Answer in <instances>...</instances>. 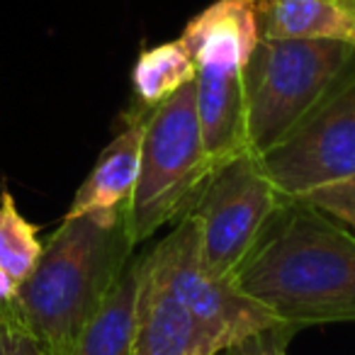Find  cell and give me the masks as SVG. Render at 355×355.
I'll list each match as a JSON object with an SVG mask.
<instances>
[{"mask_svg":"<svg viewBox=\"0 0 355 355\" xmlns=\"http://www.w3.org/2000/svg\"><path fill=\"white\" fill-rule=\"evenodd\" d=\"M195 61L180 40L144 49L132 69V88L137 100L134 110L151 112L183 85L195 80Z\"/></svg>","mask_w":355,"mask_h":355,"instance_id":"obj_13","label":"cell"},{"mask_svg":"<svg viewBox=\"0 0 355 355\" xmlns=\"http://www.w3.org/2000/svg\"><path fill=\"white\" fill-rule=\"evenodd\" d=\"M212 173L198 112V85L190 80L146 112L139 180L127 209L134 246L193 212Z\"/></svg>","mask_w":355,"mask_h":355,"instance_id":"obj_3","label":"cell"},{"mask_svg":"<svg viewBox=\"0 0 355 355\" xmlns=\"http://www.w3.org/2000/svg\"><path fill=\"white\" fill-rule=\"evenodd\" d=\"M297 331L302 329L295 324H277L229 345L227 350H222V355H287V345L297 336Z\"/></svg>","mask_w":355,"mask_h":355,"instance_id":"obj_16","label":"cell"},{"mask_svg":"<svg viewBox=\"0 0 355 355\" xmlns=\"http://www.w3.org/2000/svg\"><path fill=\"white\" fill-rule=\"evenodd\" d=\"M234 282L300 329L355 319V232L304 200H285Z\"/></svg>","mask_w":355,"mask_h":355,"instance_id":"obj_1","label":"cell"},{"mask_svg":"<svg viewBox=\"0 0 355 355\" xmlns=\"http://www.w3.org/2000/svg\"><path fill=\"white\" fill-rule=\"evenodd\" d=\"M17 290H20V282L0 268V321L20 319V309H17Z\"/></svg>","mask_w":355,"mask_h":355,"instance_id":"obj_18","label":"cell"},{"mask_svg":"<svg viewBox=\"0 0 355 355\" xmlns=\"http://www.w3.org/2000/svg\"><path fill=\"white\" fill-rule=\"evenodd\" d=\"M302 200L324 209L326 214H331L334 219L343 222L345 227L355 232V178L336 185H326L321 190H314V193H309Z\"/></svg>","mask_w":355,"mask_h":355,"instance_id":"obj_15","label":"cell"},{"mask_svg":"<svg viewBox=\"0 0 355 355\" xmlns=\"http://www.w3.org/2000/svg\"><path fill=\"white\" fill-rule=\"evenodd\" d=\"M222 345L195 319L151 253L139 258L137 331L132 355H217Z\"/></svg>","mask_w":355,"mask_h":355,"instance_id":"obj_8","label":"cell"},{"mask_svg":"<svg viewBox=\"0 0 355 355\" xmlns=\"http://www.w3.org/2000/svg\"><path fill=\"white\" fill-rule=\"evenodd\" d=\"M353 3H355V0H353Z\"/></svg>","mask_w":355,"mask_h":355,"instance_id":"obj_19","label":"cell"},{"mask_svg":"<svg viewBox=\"0 0 355 355\" xmlns=\"http://www.w3.org/2000/svg\"><path fill=\"white\" fill-rule=\"evenodd\" d=\"M146 112H132L124 117V127L100 151L93 171L76 190L66 217H78L90 212H112L129 209L141 166V139Z\"/></svg>","mask_w":355,"mask_h":355,"instance_id":"obj_10","label":"cell"},{"mask_svg":"<svg viewBox=\"0 0 355 355\" xmlns=\"http://www.w3.org/2000/svg\"><path fill=\"white\" fill-rule=\"evenodd\" d=\"M139 258H132L117 285L95 309L69 355H132L137 331Z\"/></svg>","mask_w":355,"mask_h":355,"instance_id":"obj_12","label":"cell"},{"mask_svg":"<svg viewBox=\"0 0 355 355\" xmlns=\"http://www.w3.org/2000/svg\"><path fill=\"white\" fill-rule=\"evenodd\" d=\"M198 73H248L263 40L261 0H214L178 37Z\"/></svg>","mask_w":355,"mask_h":355,"instance_id":"obj_9","label":"cell"},{"mask_svg":"<svg viewBox=\"0 0 355 355\" xmlns=\"http://www.w3.org/2000/svg\"><path fill=\"white\" fill-rule=\"evenodd\" d=\"M355 46L261 40L246 76V148L256 156L287 139L345 78Z\"/></svg>","mask_w":355,"mask_h":355,"instance_id":"obj_4","label":"cell"},{"mask_svg":"<svg viewBox=\"0 0 355 355\" xmlns=\"http://www.w3.org/2000/svg\"><path fill=\"white\" fill-rule=\"evenodd\" d=\"M0 355H49L25 329L22 319L0 321Z\"/></svg>","mask_w":355,"mask_h":355,"instance_id":"obj_17","label":"cell"},{"mask_svg":"<svg viewBox=\"0 0 355 355\" xmlns=\"http://www.w3.org/2000/svg\"><path fill=\"white\" fill-rule=\"evenodd\" d=\"M263 40L340 42L355 46L353 0H261Z\"/></svg>","mask_w":355,"mask_h":355,"instance_id":"obj_11","label":"cell"},{"mask_svg":"<svg viewBox=\"0 0 355 355\" xmlns=\"http://www.w3.org/2000/svg\"><path fill=\"white\" fill-rule=\"evenodd\" d=\"M40 227L27 222L8 190L0 193V268L22 282L42 256Z\"/></svg>","mask_w":355,"mask_h":355,"instance_id":"obj_14","label":"cell"},{"mask_svg":"<svg viewBox=\"0 0 355 355\" xmlns=\"http://www.w3.org/2000/svg\"><path fill=\"white\" fill-rule=\"evenodd\" d=\"M258 161L285 200L355 178V64L329 98Z\"/></svg>","mask_w":355,"mask_h":355,"instance_id":"obj_6","label":"cell"},{"mask_svg":"<svg viewBox=\"0 0 355 355\" xmlns=\"http://www.w3.org/2000/svg\"><path fill=\"white\" fill-rule=\"evenodd\" d=\"M127 209L64 217L20 282L25 329L49 355H69L80 331L110 295L134 253Z\"/></svg>","mask_w":355,"mask_h":355,"instance_id":"obj_2","label":"cell"},{"mask_svg":"<svg viewBox=\"0 0 355 355\" xmlns=\"http://www.w3.org/2000/svg\"><path fill=\"white\" fill-rule=\"evenodd\" d=\"M285 205L256 153L241 151L219 163L193 207L200 258L207 272L234 277Z\"/></svg>","mask_w":355,"mask_h":355,"instance_id":"obj_5","label":"cell"},{"mask_svg":"<svg viewBox=\"0 0 355 355\" xmlns=\"http://www.w3.org/2000/svg\"><path fill=\"white\" fill-rule=\"evenodd\" d=\"M148 253L222 350L282 324L268 306L248 297L234 277H217L205 270L200 258V227L193 214H185Z\"/></svg>","mask_w":355,"mask_h":355,"instance_id":"obj_7","label":"cell"}]
</instances>
